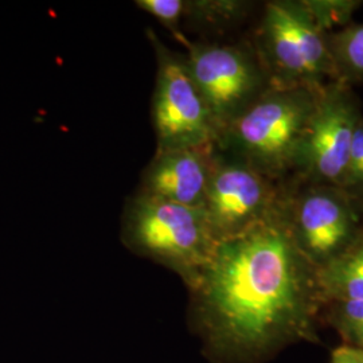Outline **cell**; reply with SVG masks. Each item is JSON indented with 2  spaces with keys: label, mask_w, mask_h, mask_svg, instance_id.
I'll list each match as a JSON object with an SVG mask.
<instances>
[{
  "label": "cell",
  "mask_w": 363,
  "mask_h": 363,
  "mask_svg": "<svg viewBox=\"0 0 363 363\" xmlns=\"http://www.w3.org/2000/svg\"><path fill=\"white\" fill-rule=\"evenodd\" d=\"M190 294L191 322L213 362H268L294 345L322 343L319 271L294 242L283 199L217 244Z\"/></svg>",
  "instance_id": "obj_1"
},
{
  "label": "cell",
  "mask_w": 363,
  "mask_h": 363,
  "mask_svg": "<svg viewBox=\"0 0 363 363\" xmlns=\"http://www.w3.org/2000/svg\"><path fill=\"white\" fill-rule=\"evenodd\" d=\"M319 91L269 88L223 130L217 148L267 178L286 183L292 178Z\"/></svg>",
  "instance_id": "obj_2"
},
{
  "label": "cell",
  "mask_w": 363,
  "mask_h": 363,
  "mask_svg": "<svg viewBox=\"0 0 363 363\" xmlns=\"http://www.w3.org/2000/svg\"><path fill=\"white\" fill-rule=\"evenodd\" d=\"M123 242L139 256L177 273L191 291L217 247L202 208L136 194L123 214Z\"/></svg>",
  "instance_id": "obj_3"
},
{
  "label": "cell",
  "mask_w": 363,
  "mask_h": 363,
  "mask_svg": "<svg viewBox=\"0 0 363 363\" xmlns=\"http://www.w3.org/2000/svg\"><path fill=\"white\" fill-rule=\"evenodd\" d=\"M252 46L271 88L319 91L334 81L328 33L306 0L268 1Z\"/></svg>",
  "instance_id": "obj_4"
},
{
  "label": "cell",
  "mask_w": 363,
  "mask_h": 363,
  "mask_svg": "<svg viewBox=\"0 0 363 363\" xmlns=\"http://www.w3.org/2000/svg\"><path fill=\"white\" fill-rule=\"evenodd\" d=\"M283 208L294 242L318 269L362 232V211L337 186L289 179Z\"/></svg>",
  "instance_id": "obj_5"
},
{
  "label": "cell",
  "mask_w": 363,
  "mask_h": 363,
  "mask_svg": "<svg viewBox=\"0 0 363 363\" xmlns=\"http://www.w3.org/2000/svg\"><path fill=\"white\" fill-rule=\"evenodd\" d=\"M189 73L208 106L217 140L247 106L271 88L252 45L191 43L184 55Z\"/></svg>",
  "instance_id": "obj_6"
},
{
  "label": "cell",
  "mask_w": 363,
  "mask_h": 363,
  "mask_svg": "<svg viewBox=\"0 0 363 363\" xmlns=\"http://www.w3.org/2000/svg\"><path fill=\"white\" fill-rule=\"evenodd\" d=\"M362 118L361 101L352 86L339 81L327 82L318 94L291 179L340 187Z\"/></svg>",
  "instance_id": "obj_7"
},
{
  "label": "cell",
  "mask_w": 363,
  "mask_h": 363,
  "mask_svg": "<svg viewBox=\"0 0 363 363\" xmlns=\"http://www.w3.org/2000/svg\"><path fill=\"white\" fill-rule=\"evenodd\" d=\"M147 35L156 54L152 124L157 151L217 145L208 106L189 73L184 55L171 52L154 31Z\"/></svg>",
  "instance_id": "obj_8"
},
{
  "label": "cell",
  "mask_w": 363,
  "mask_h": 363,
  "mask_svg": "<svg viewBox=\"0 0 363 363\" xmlns=\"http://www.w3.org/2000/svg\"><path fill=\"white\" fill-rule=\"evenodd\" d=\"M283 194L284 183L267 178L244 160L217 148L202 208L220 242L271 216Z\"/></svg>",
  "instance_id": "obj_9"
},
{
  "label": "cell",
  "mask_w": 363,
  "mask_h": 363,
  "mask_svg": "<svg viewBox=\"0 0 363 363\" xmlns=\"http://www.w3.org/2000/svg\"><path fill=\"white\" fill-rule=\"evenodd\" d=\"M217 145L157 151L144 169L138 194L189 208H202Z\"/></svg>",
  "instance_id": "obj_10"
},
{
  "label": "cell",
  "mask_w": 363,
  "mask_h": 363,
  "mask_svg": "<svg viewBox=\"0 0 363 363\" xmlns=\"http://www.w3.org/2000/svg\"><path fill=\"white\" fill-rule=\"evenodd\" d=\"M318 271L327 303L363 300V229L349 247Z\"/></svg>",
  "instance_id": "obj_11"
},
{
  "label": "cell",
  "mask_w": 363,
  "mask_h": 363,
  "mask_svg": "<svg viewBox=\"0 0 363 363\" xmlns=\"http://www.w3.org/2000/svg\"><path fill=\"white\" fill-rule=\"evenodd\" d=\"M334 81L352 86L363 82V23H350L328 34Z\"/></svg>",
  "instance_id": "obj_12"
},
{
  "label": "cell",
  "mask_w": 363,
  "mask_h": 363,
  "mask_svg": "<svg viewBox=\"0 0 363 363\" xmlns=\"http://www.w3.org/2000/svg\"><path fill=\"white\" fill-rule=\"evenodd\" d=\"M250 9L252 3L242 0H184V18L203 26L226 27L242 21Z\"/></svg>",
  "instance_id": "obj_13"
},
{
  "label": "cell",
  "mask_w": 363,
  "mask_h": 363,
  "mask_svg": "<svg viewBox=\"0 0 363 363\" xmlns=\"http://www.w3.org/2000/svg\"><path fill=\"white\" fill-rule=\"evenodd\" d=\"M323 322L337 331L345 345L363 350V300L325 303Z\"/></svg>",
  "instance_id": "obj_14"
},
{
  "label": "cell",
  "mask_w": 363,
  "mask_h": 363,
  "mask_svg": "<svg viewBox=\"0 0 363 363\" xmlns=\"http://www.w3.org/2000/svg\"><path fill=\"white\" fill-rule=\"evenodd\" d=\"M313 18L328 34L351 23V16L363 1L361 0H306Z\"/></svg>",
  "instance_id": "obj_15"
},
{
  "label": "cell",
  "mask_w": 363,
  "mask_h": 363,
  "mask_svg": "<svg viewBox=\"0 0 363 363\" xmlns=\"http://www.w3.org/2000/svg\"><path fill=\"white\" fill-rule=\"evenodd\" d=\"M340 189L363 213V118L357 128Z\"/></svg>",
  "instance_id": "obj_16"
},
{
  "label": "cell",
  "mask_w": 363,
  "mask_h": 363,
  "mask_svg": "<svg viewBox=\"0 0 363 363\" xmlns=\"http://www.w3.org/2000/svg\"><path fill=\"white\" fill-rule=\"evenodd\" d=\"M135 4L169 28L171 34L186 48L190 45L181 28L182 19L184 18V0H136Z\"/></svg>",
  "instance_id": "obj_17"
},
{
  "label": "cell",
  "mask_w": 363,
  "mask_h": 363,
  "mask_svg": "<svg viewBox=\"0 0 363 363\" xmlns=\"http://www.w3.org/2000/svg\"><path fill=\"white\" fill-rule=\"evenodd\" d=\"M330 363H363V350L343 343L333 350Z\"/></svg>",
  "instance_id": "obj_18"
}]
</instances>
